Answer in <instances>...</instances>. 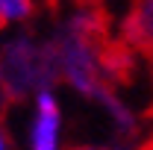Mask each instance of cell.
I'll use <instances>...</instances> for the list:
<instances>
[{"label": "cell", "mask_w": 153, "mask_h": 150, "mask_svg": "<svg viewBox=\"0 0 153 150\" xmlns=\"http://www.w3.org/2000/svg\"><path fill=\"white\" fill-rule=\"evenodd\" d=\"M56 71L53 47H41L33 38H12L0 50V85L12 94L53 88Z\"/></svg>", "instance_id": "obj_1"}, {"label": "cell", "mask_w": 153, "mask_h": 150, "mask_svg": "<svg viewBox=\"0 0 153 150\" xmlns=\"http://www.w3.org/2000/svg\"><path fill=\"white\" fill-rule=\"evenodd\" d=\"M103 150H133V147H130V144H124V141H121V144H109V147H103Z\"/></svg>", "instance_id": "obj_6"}, {"label": "cell", "mask_w": 153, "mask_h": 150, "mask_svg": "<svg viewBox=\"0 0 153 150\" xmlns=\"http://www.w3.org/2000/svg\"><path fill=\"white\" fill-rule=\"evenodd\" d=\"M62 100L53 88H44L33 97V121H30V150H62Z\"/></svg>", "instance_id": "obj_2"}, {"label": "cell", "mask_w": 153, "mask_h": 150, "mask_svg": "<svg viewBox=\"0 0 153 150\" xmlns=\"http://www.w3.org/2000/svg\"><path fill=\"white\" fill-rule=\"evenodd\" d=\"M150 150H153V147H150Z\"/></svg>", "instance_id": "obj_7"}, {"label": "cell", "mask_w": 153, "mask_h": 150, "mask_svg": "<svg viewBox=\"0 0 153 150\" xmlns=\"http://www.w3.org/2000/svg\"><path fill=\"white\" fill-rule=\"evenodd\" d=\"M124 36L130 44L153 50V0H135L124 21Z\"/></svg>", "instance_id": "obj_3"}, {"label": "cell", "mask_w": 153, "mask_h": 150, "mask_svg": "<svg viewBox=\"0 0 153 150\" xmlns=\"http://www.w3.org/2000/svg\"><path fill=\"white\" fill-rule=\"evenodd\" d=\"M0 150H12V141H9V135H6L3 127H0Z\"/></svg>", "instance_id": "obj_5"}, {"label": "cell", "mask_w": 153, "mask_h": 150, "mask_svg": "<svg viewBox=\"0 0 153 150\" xmlns=\"http://www.w3.org/2000/svg\"><path fill=\"white\" fill-rule=\"evenodd\" d=\"M33 15V0H0V27L21 24Z\"/></svg>", "instance_id": "obj_4"}]
</instances>
